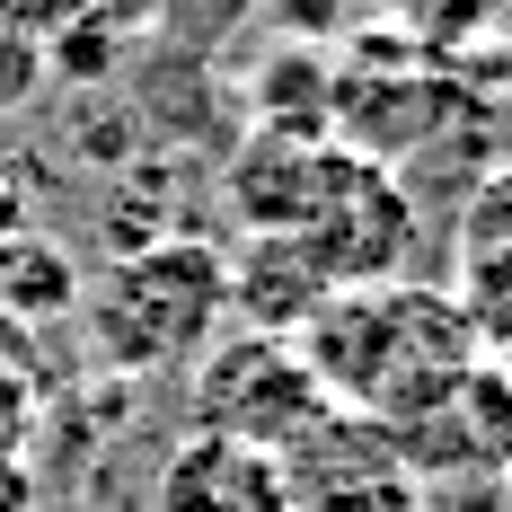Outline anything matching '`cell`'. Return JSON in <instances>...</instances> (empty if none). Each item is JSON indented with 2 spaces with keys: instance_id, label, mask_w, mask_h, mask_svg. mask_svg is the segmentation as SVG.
Segmentation results:
<instances>
[{
  "instance_id": "6da1fadb",
  "label": "cell",
  "mask_w": 512,
  "mask_h": 512,
  "mask_svg": "<svg viewBox=\"0 0 512 512\" xmlns=\"http://www.w3.org/2000/svg\"><path fill=\"white\" fill-rule=\"evenodd\" d=\"M301 362L318 371V389L336 407L371 415V424H398V415L433 407L477 362V345H468V318L451 292L371 283V292H336L301 327Z\"/></svg>"
},
{
  "instance_id": "7a4b0ae2",
  "label": "cell",
  "mask_w": 512,
  "mask_h": 512,
  "mask_svg": "<svg viewBox=\"0 0 512 512\" xmlns=\"http://www.w3.org/2000/svg\"><path fill=\"white\" fill-rule=\"evenodd\" d=\"M230 327V256L204 239H151L89 292V336L115 371H195Z\"/></svg>"
},
{
  "instance_id": "3957f363",
  "label": "cell",
  "mask_w": 512,
  "mask_h": 512,
  "mask_svg": "<svg viewBox=\"0 0 512 512\" xmlns=\"http://www.w3.org/2000/svg\"><path fill=\"white\" fill-rule=\"evenodd\" d=\"M327 415H336V398L318 389V371L301 362L292 336L239 327V336H221L195 362V433H221V442H248L265 460H283Z\"/></svg>"
},
{
  "instance_id": "277c9868",
  "label": "cell",
  "mask_w": 512,
  "mask_h": 512,
  "mask_svg": "<svg viewBox=\"0 0 512 512\" xmlns=\"http://www.w3.org/2000/svg\"><path fill=\"white\" fill-rule=\"evenodd\" d=\"M318 274L336 292H371V283H407V256H415V195L398 186V168L380 151H327V177H318V204L292 230Z\"/></svg>"
},
{
  "instance_id": "5b68a950",
  "label": "cell",
  "mask_w": 512,
  "mask_h": 512,
  "mask_svg": "<svg viewBox=\"0 0 512 512\" xmlns=\"http://www.w3.org/2000/svg\"><path fill=\"white\" fill-rule=\"evenodd\" d=\"M283 512H424V477L389 442V424L336 407L283 451Z\"/></svg>"
},
{
  "instance_id": "8992f818",
  "label": "cell",
  "mask_w": 512,
  "mask_h": 512,
  "mask_svg": "<svg viewBox=\"0 0 512 512\" xmlns=\"http://www.w3.org/2000/svg\"><path fill=\"white\" fill-rule=\"evenodd\" d=\"M327 151H336V142H301V133H265V124H256L248 142L230 151V168H221L230 221H248V239L301 230L309 204H318V177H327Z\"/></svg>"
},
{
  "instance_id": "52a82bcc",
  "label": "cell",
  "mask_w": 512,
  "mask_h": 512,
  "mask_svg": "<svg viewBox=\"0 0 512 512\" xmlns=\"http://www.w3.org/2000/svg\"><path fill=\"white\" fill-rule=\"evenodd\" d=\"M151 512H283V460L221 442V433H186L159 460Z\"/></svg>"
},
{
  "instance_id": "ba28073f",
  "label": "cell",
  "mask_w": 512,
  "mask_h": 512,
  "mask_svg": "<svg viewBox=\"0 0 512 512\" xmlns=\"http://www.w3.org/2000/svg\"><path fill=\"white\" fill-rule=\"evenodd\" d=\"M327 301H336V283L318 274V256L292 230H265V239H248V248L230 256V318L256 327V336H292L301 345V327Z\"/></svg>"
},
{
  "instance_id": "9c48e42d",
  "label": "cell",
  "mask_w": 512,
  "mask_h": 512,
  "mask_svg": "<svg viewBox=\"0 0 512 512\" xmlns=\"http://www.w3.org/2000/svg\"><path fill=\"white\" fill-rule=\"evenodd\" d=\"M336 80H327V53L318 45H283L265 53L256 71V124L265 133H301V142H336Z\"/></svg>"
},
{
  "instance_id": "30bf717a",
  "label": "cell",
  "mask_w": 512,
  "mask_h": 512,
  "mask_svg": "<svg viewBox=\"0 0 512 512\" xmlns=\"http://www.w3.org/2000/svg\"><path fill=\"white\" fill-rule=\"evenodd\" d=\"M451 301L468 318V345L486 362H512V256H460Z\"/></svg>"
},
{
  "instance_id": "8fae6325",
  "label": "cell",
  "mask_w": 512,
  "mask_h": 512,
  "mask_svg": "<svg viewBox=\"0 0 512 512\" xmlns=\"http://www.w3.org/2000/svg\"><path fill=\"white\" fill-rule=\"evenodd\" d=\"M0 301L9 309H71V256L45 248V239H9L0 248Z\"/></svg>"
},
{
  "instance_id": "7c38bea8",
  "label": "cell",
  "mask_w": 512,
  "mask_h": 512,
  "mask_svg": "<svg viewBox=\"0 0 512 512\" xmlns=\"http://www.w3.org/2000/svg\"><path fill=\"white\" fill-rule=\"evenodd\" d=\"M45 62H53V45H45V27L27 18V0H0V115H18L45 89Z\"/></svg>"
},
{
  "instance_id": "4fadbf2b",
  "label": "cell",
  "mask_w": 512,
  "mask_h": 512,
  "mask_svg": "<svg viewBox=\"0 0 512 512\" xmlns=\"http://www.w3.org/2000/svg\"><path fill=\"white\" fill-rule=\"evenodd\" d=\"M460 256H512V159L486 168L460 204Z\"/></svg>"
},
{
  "instance_id": "5bb4252c",
  "label": "cell",
  "mask_w": 512,
  "mask_h": 512,
  "mask_svg": "<svg viewBox=\"0 0 512 512\" xmlns=\"http://www.w3.org/2000/svg\"><path fill=\"white\" fill-rule=\"evenodd\" d=\"M495 486H504V512H512V468H504V477H495Z\"/></svg>"
},
{
  "instance_id": "9a60e30c",
  "label": "cell",
  "mask_w": 512,
  "mask_h": 512,
  "mask_svg": "<svg viewBox=\"0 0 512 512\" xmlns=\"http://www.w3.org/2000/svg\"><path fill=\"white\" fill-rule=\"evenodd\" d=\"M62 512H80V504H62Z\"/></svg>"
}]
</instances>
